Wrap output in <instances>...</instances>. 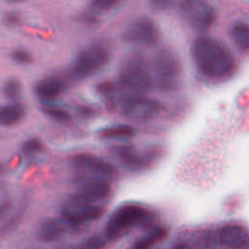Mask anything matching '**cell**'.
<instances>
[{"instance_id": "6da1fadb", "label": "cell", "mask_w": 249, "mask_h": 249, "mask_svg": "<svg viewBox=\"0 0 249 249\" xmlns=\"http://www.w3.org/2000/svg\"><path fill=\"white\" fill-rule=\"evenodd\" d=\"M194 61L204 76L221 79L229 76L234 69V60L228 49L217 40L201 36L192 46Z\"/></svg>"}, {"instance_id": "7a4b0ae2", "label": "cell", "mask_w": 249, "mask_h": 249, "mask_svg": "<svg viewBox=\"0 0 249 249\" xmlns=\"http://www.w3.org/2000/svg\"><path fill=\"white\" fill-rule=\"evenodd\" d=\"M154 215L145 207L135 203H125L118 207L105 225V235L108 239L122 236L133 227L148 225Z\"/></svg>"}, {"instance_id": "3957f363", "label": "cell", "mask_w": 249, "mask_h": 249, "mask_svg": "<svg viewBox=\"0 0 249 249\" xmlns=\"http://www.w3.org/2000/svg\"><path fill=\"white\" fill-rule=\"evenodd\" d=\"M76 192L69 196L66 202L99 204L111 194L108 180L85 173L77 174L71 179Z\"/></svg>"}, {"instance_id": "277c9868", "label": "cell", "mask_w": 249, "mask_h": 249, "mask_svg": "<svg viewBox=\"0 0 249 249\" xmlns=\"http://www.w3.org/2000/svg\"><path fill=\"white\" fill-rule=\"evenodd\" d=\"M110 52L101 44H93L82 50L70 67V76L76 80L89 78L100 71L109 61Z\"/></svg>"}, {"instance_id": "5b68a950", "label": "cell", "mask_w": 249, "mask_h": 249, "mask_svg": "<svg viewBox=\"0 0 249 249\" xmlns=\"http://www.w3.org/2000/svg\"><path fill=\"white\" fill-rule=\"evenodd\" d=\"M179 12L189 25L199 32L208 30L216 19L214 8L205 0H182Z\"/></svg>"}, {"instance_id": "8992f818", "label": "cell", "mask_w": 249, "mask_h": 249, "mask_svg": "<svg viewBox=\"0 0 249 249\" xmlns=\"http://www.w3.org/2000/svg\"><path fill=\"white\" fill-rule=\"evenodd\" d=\"M156 78L161 89L171 90L179 83L181 67L176 56L169 51L158 53L154 63Z\"/></svg>"}, {"instance_id": "52a82bcc", "label": "cell", "mask_w": 249, "mask_h": 249, "mask_svg": "<svg viewBox=\"0 0 249 249\" xmlns=\"http://www.w3.org/2000/svg\"><path fill=\"white\" fill-rule=\"evenodd\" d=\"M69 161L72 167L85 174L97 176L106 180L114 178L117 175V170L114 165L91 154L81 153L73 155Z\"/></svg>"}, {"instance_id": "ba28073f", "label": "cell", "mask_w": 249, "mask_h": 249, "mask_svg": "<svg viewBox=\"0 0 249 249\" xmlns=\"http://www.w3.org/2000/svg\"><path fill=\"white\" fill-rule=\"evenodd\" d=\"M120 82L125 88L137 91L150 89L153 83L147 68L138 58L127 60L124 64L120 72Z\"/></svg>"}, {"instance_id": "9c48e42d", "label": "cell", "mask_w": 249, "mask_h": 249, "mask_svg": "<svg viewBox=\"0 0 249 249\" xmlns=\"http://www.w3.org/2000/svg\"><path fill=\"white\" fill-rule=\"evenodd\" d=\"M104 213L100 204L65 202L61 208L62 220L72 227L81 226L99 219Z\"/></svg>"}, {"instance_id": "30bf717a", "label": "cell", "mask_w": 249, "mask_h": 249, "mask_svg": "<svg viewBox=\"0 0 249 249\" xmlns=\"http://www.w3.org/2000/svg\"><path fill=\"white\" fill-rule=\"evenodd\" d=\"M159 35V29L154 20L148 17H141L127 26L124 38L131 44L151 46L158 41Z\"/></svg>"}, {"instance_id": "8fae6325", "label": "cell", "mask_w": 249, "mask_h": 249, "mask_svg": "<svg viewBox=\"0 0 249 249\" xmlns=\"http://www.w3.org/2000/svg\"><path fill=\"white\" fill-rule=\"evenodd\" d=\"M160 109L158 101L143 96H131L123 103L124 114L136 121L150 120L159 114Z\"/></svg>"}, {"instance_id": "7c38bea8", "label": "cell", "mask_w": 249, "mask_h": 249, "mask_svg": "<svg viewBox=\"0 0 249 249\" xmlns=\"http://www.w3.org/2000/svg\"><path fill=\"white\" fill-rule=\"evenodd\" d=\"M66 89L65 82L57 76H48L39 80L34 91L37 97L43 102H51L59 97Z\"/></svg>"}, {"instance_id": "4fadbf2b", "label": "cell", "mask_w": 249, "mask_h": 249, "mask_svg": "<svg viewBox=\"0 0 249 249\" xmlns=\"http://www.w3.org/2000/svg\"><path fill=\"white\" fill-rule=\"evenodd\" d=\"M66 222L55 218H47L37 227L35 235L44 243H52L60 239L67 231Z\"/></svg>"}, {"instance_id": "5bb4252c", "label": "cell", "mask_w": 249, "mask_h": 249, "mask_svg": "<svg viewBox=\"0 0 249 249\" xmlns=\"http://www.w3.org/2000/svg\"><path fill=\"white\" fill-rule=\"evenodd\" d=\"M248 237L247 230L236 224L224 226L218 233L219 244L226 249H236Z\"/></svg>"}, {"instance_id": "9a60e30c", "label": "cell", "mask_w": 249, "mask_h": 249, "mask_svg": "<svg viewBox=\"0 0 249 249\" xmlns=\"http://www.w3.org/2000/svg\"><path fill=\"white\" fill-rule=\"evenodd\" d=\"M115 157L128 169L139 170L146 166L147 160L140 156L133 148L118 146L113 150Z\"/></svg>"}, {"instance_id": "2e32d148", "label": "cell", "mask_w": 249, "mask_h": 249, "mask_svg": "<svg viewBox=\"0 0 249 249\" xmlns=\"http://www.w3.org/2000/svg\"><path fill=\"white\" fill-rule=\"evenodd\" d=\"M26 111L19 103L0 105V125L12 126L20 123L25 117Z\"/></svg>"}, {"instance_id": "e0dca14e", "label": "cell", "mask_w": 249, "mask_h": 249, "mask_svg": "<svg viewBox=\"0 0 249 249\" xmlns=\"http://www.w3.org/2000/svg\"><path fill=\"white\" fill-rule=\"evenodd\" d=\"M135 134V129L127 124H115L102 128L99 136L107 140H126Z\"/></svg>"}, {"instance_id": "ac0fdd59", "label": "cell", "mask_w": 249, "mask_h": 249, "mask_svg": "<svg viewBox=\"0 0 249 249\" xmlns=\"http://www.w3.org/2000/svg\"><path fill=\"white\" fill-rule=\"evenodd\" d=\"M167 231L163 228H155L147 235L135 241L128 249H151L156 244L163 240Z\"/></svg>"}, {"instance_id": "d6986e66", "label": "cell", "mask_w": 249, "mask_h": 249, "mask_svg": "<svg viewBox=\"0 0 249 249\" xmlns=\"http://www.w3.org/2000/svg\"><path fill=\"white\" fill-rule=\"evenodd\" d=\"M231 37L235 46L242 50H249V25L243 21H236L231 27Z\"/></svg>"}, {"instance_id": "ffe728a7", "label": "cell", "mask_w": 249, "mask_h": 249, "mask_svg": "<svg viewBox=\"0 0 249 249\" xmlns=\"http://www.w3.org/2000/svg\"><path fill=\"white\" fill-rule=\"evenodd\" d=\"M27 207V200L21 201V203L18 205L17 210L7 219V221L1 226L0 228V235H5L15 230V228L21 222L23 215L26 211Z\"/></svg>"}, {"instance_id": "44dd1931", "label": "cell", "mask_w": 249, "mask_h": 249, "mask_svg": "<svg viewBox=\"0 0 249 249\" xmlns=\"http://www.w3.org/2000/svg\"><path fill=\"white\" fill-rule=\"evenodd\" d=\"M42 111L45 115H47L49 118H51L55 122L67 123L71 120L70 113L64 108H61L58 106L47 104L42 107Z\"/></svg>"}, {"instance_id": "7402d4cb", "label": "cell", "mask_w": 249, "mask_h": 249, "mask_svg": "<svg viewBox=\"0 0 249 249\" xmlns=\"http://www.w3.org/2000/svg\"><path fill=\"white\" fill-rule=\"evenodd\" d=\"M3 93L4 95L12 100L18 99L22 91V85L21 83L16 78H10L3 86Z\"/></svg>"}, {"instance_id": "603a6c76", "label": "cell", "mask_w": 249, "mask_h": 249, "mask_svg": "<svg viewBox=\"0 0 249 249\" xmlns=\"http://www.w3.org/2000/svg\"><path fill=\"white\" fill-rule=\"evenodd\" d=\"M44 150L42 141L38 138H29L25 140L21 145V152L25 156H35Z\"/></svg>"}, {"instance_id": "cb8c5ba5", "label": "cell", "mask_w": 249, "mask_h": 249, "mask_svg": "<svg viewBox=\"0 0 249 249\" xmlns=\"http://www.w3.org/2000/svg\"><path fill=\"white\" fill-rule=\"evenodd\" d=\"M106 239L98 236L93 235L85 240L81 243L77 244L73 249H104L106 246Z\"/></svg>"}, {"instance_id": "d4e9b609", "label": "cell", "mask_w": 249, "mask_h": 249, "mask_svg": "<svg viewBox=\"0 0 249 249\" xmlns=\"http://www.w3.org/2000/svg\"><path fill=\"white\" fill-rule=\"evenodd\" d=\"M121 0H90V8L95 12H106L116 7Z\"/></svg>"}, {"instance_id": "484cf974", "label": "cell", "mask_w": 249, "mask_h": 249, "mask_svg": "<svg viewBox=\"0 0 249 249\" xmlns=\"http://www.w3.org/2000/svg\"><path fill=\"white\" fill-rule=\"evenodd\" d=\"M11 58L18 64H30L33 61L32 54L24 49H17L11 53Z\"/></svg>"}, {"instance_id": "4316f807", "label": "cell", "mask_w": 249, "mask_h": 249, "mask_svg": "<svg viewBox=\"0 0 249 249\" xmlns=\"http://www.w3.org/2000/svg\"><path fill=\"white\" fill-rule=\"evenodd\" d=\"M3 21L8 26H15L20 22V16L17 12H8L3 17Z\"/></svg>"}, {"instance_id": "83f0119b", "label": "cell", "mask_w": 249, "mask_h": 249, "mask_svg": "<svg viewBox=\"0 0 249 249\" xmlns=\"http://www.w3.org/2000/svg\"><path fill=\"white\" fill-rule=\"evenodd\" d=\"M13 202L10 199H6L0 202V220L4 219L12 210Z\"/></svg>"}, {"instance_id": "f1b7e54d", "label": "cell", "mask_w": 249, "mask_h": 249, "mask_svg": "<svg viewBox=\"0 0 249 249\" xmlns=\"http://www.w3.org/2000/svg\"><path fill=\"white\" fill-rule=\"evenodd\" d=\"M171 0H152L153 6H155L157 9H164L170 4Z\"/></svg>"}, {"instance_id": "f546056e", "label": "cell", "mask_w": 249, "mask_h": 249, "mask_svg": "<svg viewBox=\"0 0 249 249\" xmlns=\"http://www.w3.org/2000/svg\"><path fill=\"white\" fill-rule=\"evenodd\" d=\"M171 249H194V247L186 242H180L175 244Z\"/></svg>"}, {"instance_id": "4dcf8cb0", "label": "cell", "mask_w": 249, "mask_h": 249, "mask_svg": "<svg viewBox=\"0 0 249 249\" xmlns=\"http://www.w3.org/2000/svg\"><path fill=\"white\" fill-rule=\"evenodd\" d=\"M236 249H249V237L244 242H242Z\"/></svg>"}, {"instance_id": "1f68e13d", "label": "cell", "mask_w": 249, "mask_h": 249, "mask_svg": "<svg viewBox=\"0 0 249 249\" xmlns=\"http://www.w3.org/2000/svg\"><path fill=\"white\" fill-rule=\"evenodd\" d=\"M4 171H5V166H4L2 163H0V175H1Z\"/></svg>"}, {"instance_id": "d6a6232c", "label": "cell", "mask_w": 249, "mask_h": 249, "mask_svg": "<svg viewBox=\"0 0 249 249\" xmlns=\"http://www.w3.org/2000/svg\"><path fill=\"white\" fill-rule=\"evenodd\" d=\"M9 2H13V3H18V2H21L22 0H8Z\"/></svg>"}]
</instances>
